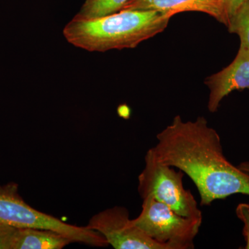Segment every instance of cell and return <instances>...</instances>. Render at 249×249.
Listing matches in <instances>:
<instances>
[{
    "label": "cell",
    "mask_w": 249,
    "mask_h": 249,
    "mask_svg": "<svg viewBox=\"0 0 249 249\" xmlns=\"http://www.w3.org/2000/svg\"><path fill=\"white\" fill-rule=\"evenodd\" d=\"M236 214L243 223V236L246 241V249H249V204L242 203L236 208Z\"/></svg>",
    "instance_id": "11"
},
{
    "label": "cell",
    "mask_w": 249,
    "mask_h": 249,
    "mask_svg": "<svg viewBox=\"0 0 249 249\" xmlns=\"http://www.w3.org/2000/svg\"><path fill=\"white\" fill-rule=\"evenodd\" d=\"M220 1L224 14L227 18L228 25L231 18L235 15L241 5L245 2V0H220Z\"/></svg>",
    "instance_id": "13"
},
{
    "label": "cell",
    "mask_w": 249,
    "mask_h": 249,
    "mask_svg": "<svg viewBox=\"0 0 249 249\" xmlns=\"http://www.w3.org/2000/svg\"><path fill=\"white\" fill-rule=\"evenodd\" d=\"M227 29L240 37V46L249 51V0H245L229 21Z\"/></svg>",
    "instance_id": "10"
},
{
    "label": "cell",
    "mask_w": 249,
    "mask_h": 249,
    "mask_svg": "<svg viewBox=\"0 0 249 249\" xmlns=\"http://www.w3.org/2000/svg\"><path fill=\"white\" fill-rule=\"evenodd\" d=\"M86 227L99 232L115 249H168L139 229L129 217L128 210L123 206L94 214Z\"/></svg>",
    "instance_id": "5"
},
{
    "label": "cell",
    "mask_w": 249,
    "mask_h": 249,
    "mask_svg": "<svg viewBox=\"0 0 249 249\" xmlns=\"http://www.w3.org/2000/svg\"><path fill=\"white\" fill-rule=\"evenodd\" d=\"M16 229L17 228L0 222V249H11Z\"/></svg>",
    "instance_id": "12"
},
{
    "label": "cell",
    "mask_w": 249,
    "mask_h": 249,
    "mask_svg": "<svg viewBox=\"0 0 249 249\" xmlns=\"http://www.w3.org/2000/svg\"><path fill=\"white\" fill-rule=\"evenodd\" d=\"M121 10L155 11L172 17L179 13L196 11L208 14L227 25L220 0H129Z\"/></svg>",
    "instance_id": "7"
},
{
    "label": "cell",
    "mask_w": 249,
    "mask_h": 249,
    "mask_svg": "<svg viewBox=\"0 0 249 249\" xmlns=\"http://www.w3.org/2000/svg\"><path fill=\"white\" fill-rule=\"evenodd\" d=\"M136 225L148 237L168 249H193L202 219L183 217L152 198L142 199Z\"/></svg>",
    "instance_id": "4"
},
{
    "label": "cell",
    "mask_w": 249,
    "mask_h": 249,
    "mask_svg": "<svg viewBox=\"0 0 249 249\" xmlns=\"http://www.w3.org/2000/svg\"><path fill=\"white\" fill-rule=\"evenodd\" d=\"M238 168L249 174V161L242 162L238 165Z\"/></svg>",
    "instance_id": "14"
},
{
    "label": "cell",
    "mask_w": 249,
    "mask_h": 249,
    "mask_svg": "<svg viewBox=\"0 0 249 249\" xmlns=\"http://www.w3.org/2000/svg\"><path fill=\"white\" fill-rule=\"evenodd\" d=\"M171 18L155 11L121 10L95 19L73 18L63 35L70 44L88 52L132 49L163 32Z\"/></svg>",
    "instance_id": "2"
},
{
    "label": "cell",
    "mask_w": 249,
    "mask_h": 249,
    "mask_svg": "<svg viewBox=\"0 0 249 249\" xmlns=\"http://www.w3.org/2000/svg\"><path fill=\"white\" fill-rule=\"evenodd\" d=\"M210 93L208 109L217 111L226 96L235 90H249V51L240 47L233 61L205 81Z\"/></svg>",
    "instance_id": "6"
},
{
    "label": "cell",
    "mask_w": 249,
    "mask_h": 249,
    "mask_svg": "<svg viewBox=\"0 0 249 249\" xmlns=\"http://www.w3.org/2000/svg\"><path fill=\"white\" fill-rule=\"evenodd\" d=\"M72 241L58 232L47 229H16L11 249H61Z\"/></svg>",
    "instance_id": "8"
},
{
    "label": "cell",
    "mask_w": 249,
    "mask_h": 249,
    "mask_svg": "<svg viewBox=\"0 0 249 249\" xmlns=\"http://www.w3.org/2000/svg\"><path fill=\"white\" fill-rule=\"evenodd\" d=\"M157 140L150 151L159 161L191 178L201 206L232 195L249 196V174L229 161L219 134L204 117L184 121L176 116L157 134Z\"/></svg>",
    "instance_id": "1"
},
{
    "label": "cell",
    "mask_w": 249,
    "mask_h": 249,
    "mask_svg": "<svg viewBox=\"0 0 249 249\" xmlns=\"http://www.w3.org/2000/svg\"><path fill=\"white\" fill-rule=\"evenodd\" d=\"M159 161L149 149L145 157V166L138 178L141 197L152 198L183 217L202 219L196 198L183 186L185 174Z\"/></svg>",
    "instance_id": "3"
},
{
    "label": "cell",
    "mask_w": 249,
    "mask_h": 249,
    "mask_svg": "<svg viewBox=\"0 0 249 249\" xmlns=\"http://www.w3.org/2000/svg\"><path fill=\"white\" fill-rule=\"evenodd\" d=\"M129 0H86L74 18L91 19L119 12Z\"/></svg>",
    "instance_id": "9"
}]
</instances>
